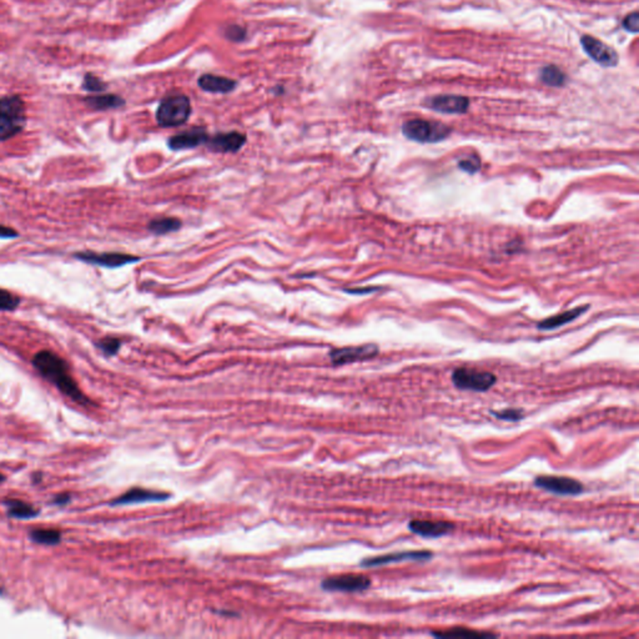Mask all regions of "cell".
Listing matches in <instances>:
<instances>
[{
  "label": "cell",
  "instance_id": "obj_1",
  "mask_svg": "<svg viewBox=\"0 0 639 639\" xmlns=\"http://www.w3.org/2000/svg\"><path fill=\"white\" fill-rule=\"evenodd\" d=\"M32 366L48 381L58 388L60 392L70 397L79 403H88L89 401L80 391L78 383L73 379L68 363L60 356L49 350L39 351L32 357Z\"/></svg>",
  "mask_w": 639,
  "mask_h": 639
},
{
  "label": "cell",
  "instance_id": "obj_2",
  "mask_svg": "<svg viewBox=\"0 0 639 639\" xmlns=\"http://www.w3.org/2000/svg\"><path fill=\"white\" fill-rule=\"evenodd\" d=\"M26 124V108L19 95L0 97V142L20 134Z\"/></svg>",
  "mask_w": 639,
  "mask_h": 639
},
{
  "label": "cell",
  "instance_id": "obj_3",
  "mask_svg": "<svg viewBox=\"0 0 639 639\" xmlns=\"http://www.w3.org/2000/svg\"><path fill=\"white\" fill-rule=\"evenodd\" d=\"M191 115V103L187 95L174 94L165 97L156 110V122L164 128H175L187 123Z\"/></svg>",
  "mask_w": 639,
  "mask_h": 639
},
{
  "label": "cell",
  "instance_id": "obj_4",
  "mask_svg": "<svg viewBox=\"0 0 639 639\" xmlns=\"http://www.w3.org/2000/svg\"><path fill=\"white\" fill-rule=\"evenodd\" d=\"M402 134L412 142L435 144L447 139L451 134V129L445 124L414 119L402 125Z\"/></svg>",
  "mask_w": 639,
  "mask_h": 639
},
{
  "label": "cell",
  "instance_id": "obj_5",
  "mask_svg": "<svg viewBox=\"0 0 639 639\" xmlns=\"http://www.w3.org/2000/svg\"><path fill=\"white\" fill-rule=\"evenodd\" d=\"M453 385L459 390L486 392L493 388L497 382V377L492 372L478 371L475 368H459L452 372Z\"/></svg>",
  "mask_w": 639,
  "mask_h": 639
},
{
  "label": "cell",
  "instance_id": "obj_6",
  "mask_svg": "<svg viewBox=\"0 0 639 639\" xmlns=\"http://www.w3.org/2000/svg\"><path fill=\"white\" fill-rule=\"evenodd\" d=\"M74 258L90 265L102 266L108 269H117L140 261V258L137 256L122 252L82 251L74 254Z\"/></svg>",
  "mask_w": 639,
  "mask_h": 639
},
{
  "label": "cell",
  "instance_id": "obj_7",
  "mask_svg": "<svg viewBox=\"0 0 639 639\" xmlns=\"http://www.w3.org/2000/svg\"><path fill=\"white\" fill-rule=\"evenodd\" d=\"M535 486L560 496H578L584 490L580 481L563 476H538L535 478Z\"/></svg>",
  "mask_w": 639,
  "mask_h": 639
},
{
  "label": "cell",
  "instance_id": "obj_8",
  "mask_svg": "<svg viewBox=\"0 0 639 639\" xmlns=\"http://www.w3.org/2000/svg\"><path fill=\"white\" fill-rule=\"evenodd\" d=\"M321 586H323L325 591L362 592V591H366L371 586V580L368 578V575L349 573V575L330 577V578L323 582Z\"/></svg>",
  "mask_w": 639,
  "mask_h": 639
},
{
  "label": "cell",
  "instance_id": "obj_9",
  "mask_svg": "<svg viewBox=\"0 0 639 639\" xmlns=\"http://www.w3.org/2000/svg\"><path fill=\"white\" fill-rule=\"evenodd\" d=\"M379 354V347L374 343H368L362 346H351L343 349L332 350L330 352V359L334 365H346L352 362L370 360Z\"/></svg>",
  "mask_w": 639,
  "mask_h": 639
},
{
  "label": "cell",
  "instance_id": "obj_10",
  "mask_svg": "<svg viewBox=\"0 0 639 639\" xmlns=\"http://www.w3.org/2000/svg\"><path fill=\"white\" fill-rule=\"evenodd\" d=\"M581 44L584 52L587 53L589 58L593 59L595 63L603 66H616L618 64V54L603 41L595 39L591 35H584L582 37Z\"/></svg>",
  "mask_w": 639,
  "mask_h": 639
},
{
  "label": "cell",
  "instance_id": "obj_11",
  "mask_svg": "<svg viewBox=\"0 0 639 639\" xmlns=\"http://www.w3.org/2000/svg\"><path fill=\"white\" fill-rule=\"evenodd\" d=\"M432 557L433 553L430 551L396 552V553H390V555H377V557L368 558V560L361 562V566L362 567H379V566H386V564L399 563V562H426L430 561Z\"/></svg>",
  "mask_w": 639,
  "mask_h": 639
},
{
  "label": "cell",
  "instance_id": "obj_12",
  "mask_svg": "<svg viewBox=\"0 0 639 639\" xmlns=\"http://www.w3.org/2000/svg\"><path fill=\"white\" fill-rule=\"evenodd\" d=\"M408 530L423 538H439L451 533L455 530V524L447 521L413 519L408 523Z\"/></svg>",
  "mask_w": 639,
  "mask_h": 639
},
{
  "label": "cell",
  "instance_id": "obj_13",
  "mask_svg": "<svg viewBox=\"0 0 639 639\" xmlns=\"http://www.w3.org/2000/svg\"><path fill=\"white\" fill-rule=\"evenodd\" d=\"M246 135L239 131L219 133L207 139V148L216 153H238L245 145Z\"/></svg>",
  "mask_w": 639,
  "mask_h": 639
},
{
  "label": "cell",
  "instance_id": "obj_14",
  "mask_svg": "<svg viewBox=\"0 0 639 639\" xmlns=\"http://www.w3.org/2000/svg\"><path fill=\"white\" fill-rule=\"evenodd\" d=\"M427 106L444 114H465L470 102L467 97L459 95H439L428 99Z\"/></svg>",
  "mask_w": 639,
  "mask_h": 639
},
{
  "label": "cell",
  "instance_id": "obj_15",
  "mask_svg": "<svg viewBox=\"0 0 639 639\" xmlns=\"http://www.w3.org/2000/svg\"><path fill=\"white\" fill-rule=\"evenodd\" d=\"M170 497L165 492L150 491L144 488H131L122 496L111 501V506H125V504H145V502H162Z\"/></svg>",
  "mask_w": 639,
  "mask_h": 639
},
{
  "label": "cell",
  "instance_id": "obj_16",
  "mask_svg": "<svg viewBox=\"0 0 639 639\" xmlns=\"http://www.w3.org/2000/svg\"><path fill=\"white\" fill-rule=\"evenodd\" d=\"M209 135L204 128H193V129L182 131L178 135L171 136L169 139V148L171 150H187L200 146L207 144Z\"/></svg>",
  "mask_w": 639,
  "mask_h": 639
},
{
  "label": "cell",
  "instance_id": "obj_17",
  "mask_svg": "<svg viewBox=\"0 0 639 639\" xmlns=\"http://www.w3.org/2000/svg\"><path fill=\"white\" fill-rule=\"evenodd\" d=\"M588 310H589V305L575 307V309H572V310L562 312L560 315L549 317V318H546V320H543L541 323H537V329L541 330V331H549V330L558 329V327H561V326H564V325H567V323L575 321V318H578V317L583 315V314Z\"/></svg>",
  "mask_w": 639,
  "mask_h": 639
},
{
  "label": "cell",
  "instance_id": "obj_18",
  "mask_svg": "<svg viewBox=\"0 0 639 639\" xmlns=\"http://www.w3.org/2000/svg\"><path fill=\"white\" fill-rule=\"evenodd\" d=\"M198 84L202 90L207 91V93H216V94L230 93L238 85L233 79L224 78V77L213 75V74L201 75L198 80Z\"/></svg>",
  "mask_w": 639,
  "mask_h": 639
},
{
  "label": "cell",
  "instance_id": "obj_19",
  "mask_svg": "<svg viewBox=\"0 0 639 639\" xmlns=\"http://www.w3.org/2000/svg\"><path fill=\"white\" fill-rule=\"evenodd\" d=\"M86 105L94 110L117 109L123 106L125 100L115 94H103L95 97H85Z\"/></svg>",
  "mask_w": 639,
  "mask_h": 639
},
{
  "label": "cell",
  "instance_id": "obj_20",
  "mask_svg": "<svg viewBox=\"0 0 639 639\" xmlns=\"http://www.w3.org/2000/svg\"><path fill=\"white\" fill-rule=\"evenodd\" d=\"M182 222L176 218H159L149 222V231L154 235H166L180 229Z\"/></svg>",
  "mask_w": 639,
  "mask_h": 639
},
{
  "label": "cell",
  "instance_id": "obj_21",
  "mask_svg": "<svg viewBox=\"0 0 639 639\" xmlns=\"http://www.w3.org/2000/svg\"><path fill=\"white\" fill-rule=\"evenodd\" d=\"M6 504L8 506V515L13 518L26 519V518L38 516L39 513L38 510H35L32 506L19 501V499H7Z\"/></svg>",
  "mask_w": 639,
  "mask_h": 639
},
{
  "label": "cell",
  "instance_id": "obj_22",
  "mask_svg": "<svg viewBox=\"0 0 639 639\" xmlns=\"http://www.w3.org/2000/svg\"><path fill=\"white\" fill-rule=\"evenodd\" d=\"M566 74L555 65L544 66L541 71V80L549 86H562L566 83Z\"/></svg>",
  "mask_w": 639,
  "mask_h": 639
},
{
  "label": "cell",
  "instance_id": "obj_23",
  "mask_svg": "<svg viewBox=\"0 0 639 639\" xmlns=\"http://www.w3.org/2000/svg\"><path fill=\"white\" fill-rule=\"evenodd\" d=\"M32 542L55 546L61 541V533L57 530H34L30 533Z\"/></svg>",
  "mask_w": 639,
  "mask_h": 639
},
{
  "label": "cell",
  "instance_id": "obj_24",
  "mask_svg": "<svg viewBox=\"0 0 639 639\" xmlns=\"http://www.w3.org/2000/svg\"><path fill=\"white\" fill-rule=\"evenodd\" d=\"M432 636L435 637H476V638H488V637H496L495 634H491V633H482L477 632V631H473V629H468V628H452V629H447L445 632H433Z\"/></svg>",
  "mask_w": 639,
  "mask_h": 639
},
{
  "label": "cell",
  "instance_id": "obj_25",
  "mask_svg": "<svg viewBox=\"0 0 639 639\" xmlns=\"http://www.w3.org/2000/svg\"><path fill=\"white\" fill-rule=\"evenodd\" d=\"M20 298L12 292L0 289V311H14L18 309Z\"/></svg>",
  "mask_w": 639,
  "mask_h": 639
},
{
  "label": "cell",
  "instance_id": "obj_26",
  "mask_svg": "<svg viewBox=\"0 0 639 639\" xmlns=\"http://www.w3.org/2000/svg\"><path fill=\"white\" fill-rule=\"evenodd\" d=\"M120 346H122V343L117 337H105L97 343V347L102 350L106 356L117 355Z\"/></svg>",
  "mask_w": 639,
  "mask_h": 639
},
{
  "label": "cell",
  "instance_id": "obj_27",
  "mask_svg": "<svg viewBox=\"0 0 639 639\" xmlns=\"http://www.w3.org/2000/svg\"><path fill=\"white\" fill-rule=\"evenodd\" d=\"M491 413L498 420L512 421V422L521 421L524 417V412L521 408H504L502 411H492Z\"/></svg>",
  "mask_w": 639,
  "mask_h": 639
},
{
  "label": "cell",
  "instance_id": "obj_28",
  "mask_svg": "<svg viewBox=\"0 0 639 639\" xmlns=\"http://www.w3.org/2000/svg\"><path fill=\"white\" fill-rule=\"evenodd\" d=\"M108 88V85L104 83L103 80L97 78L94 74H86L84 77V82H83V89L86 91H91V93H102V91L105 90Z\"/></svg>",
  "mask_w": 639,
  "mask_h": 639
},
{
  "label": "cell",
  "instance_id": "obj_29",
  "mask_svg": "<svg viewBox=\"0 0 639 639\" xmlns=\"http://www.w3.org/2000/svg\"><path fill=\"white\" fill-rule=\"evenodd\" d=\"M459 168L467 174L473 175L481 169V159L477 155H470L459 160Z\"/></svg>",
  "mask_w": 639,
  "mask_h": 639
},
{
  "label": "cell",
  "instance_id": "obj_30",
  "mask_svg": "<svg viewBox=\"0 0 639 639\" xmlns=\"http://www.w3.org/2000/svg\"><path fill=\"white\" fill-rule=\"evenodd\" d=\"M225 35L227 39L233 40V41H242L245 39L246 32L245 29L241 26H230L225 29Z\"/></svg>",
  "mask_w": 639,
  "mask_h": 639
},
{
  "label": "cell",
  "instance_id": "obj_31",
  "mask_svg": "<svg viewBox=\"0 0 639 639\" xmlns=\"http://www.w3.org/2000/svg\"><path fill=\"white\" fill-rule=\"evenodd\" d=\"M623 26L626 28L628 32H637L639 29V15L638 12L627 15L626 19L623 21Z\"/></svg>",
  "mask_w": 639,
  "mask_h": 639
},
{
  "label": "cell",
  "instance_id": "obj_32",
  "mask_svg": "<svg viewBox=\"0 0 639 639\" xmlns=\"http://www.w3.org/2000/svg\"><path fill=\"white\" fill-rule=\"evenodd\" d=\"M18 236H19L18 231H15L12 227L0 225V239H15Z\"/></svg>",
  "mask_w": 639,
  "mask_h": 639
},
{
  "label": "cell",
  "instance_id": "obj_33",
  "mask_svg": "<svg viewBox=\"0 0 639 639\" xmlns=\"http://www.w3.org/2000/svg\"><path fill=\"white\" fill-rule=\"evenodd\" d=\"M70 501V496L69 495H58L54 498V504H58V506H63V504H68Z\"/></svg>",
  "mask_w": 639,
  "mask_h": 639
},
{
  "label": "cell",
  "instance_id": "obj_34",
  "mask_svg": "<svg viewBox=\"0 0 639 639\" xmlns=\"http://www.w3.org/2000/svg\"><path fill=\"white\" fill-rule=\"evenodd\" d=\"M380 290V287H368V289H356V290H346V292H350V294H368V292H374V291Z\"/></svg>",
  "mask_w": 639,
  "mask_h": 639
},
{
  "label": "cell",
  "instance_id": "obj_35",
  "mask_svg": "<svg viewBox=\"0 0 639 639\" xmlns=\"http://www.w3.org/2000/svg\"><path fill=\"white\" fill-rule=\"evenodd\" d=\"M4 479H6V477H4V476L0 473V484H3V482H4Z\"/></svg>",
  "mask_w": 639,
  "mask_h": 639
}]
</instances>
